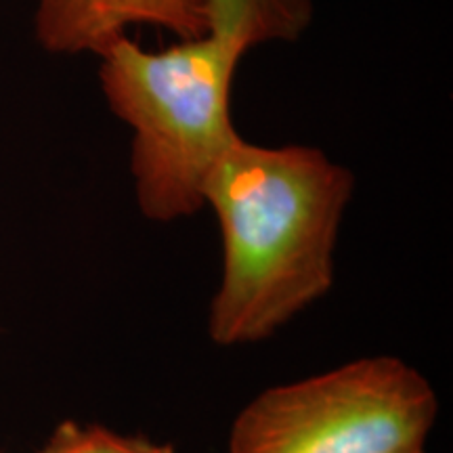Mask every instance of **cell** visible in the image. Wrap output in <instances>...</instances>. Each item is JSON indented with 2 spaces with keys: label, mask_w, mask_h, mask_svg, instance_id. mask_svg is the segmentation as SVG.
<instances>
[{
  "label": "cell",
  "mask_w": 453,
  "mask_h": 453,
  "mask_svg": "<svg viewBox=\"0 0 453 453\" xmlns=\"http://www.w3.org/2000/svg\"><path fill=\"white\" fill-rule=\"evenodd\" d=\"M437 413L416 367L364 357L254 396L231 424L226 453H422Z\"/></svg>",
  "instance_id": "3"
},
{
  "label": "cell",
  "mask_w": 453,
  "mask_h": 453,
  "mask_svg": "<svg viewBox=\"0 0 453 453\" xmlns=\"http://www.w3.org/2000/svg\"><path fill=\"white\" fill-rule=\"evenodd\" d=\"M248 50L211 30L162 49L124 34L101 49L99 87L133 133L130 174L147 220L174 223L203 208L214 168L242 137L231 97Z\"/></svg>",
  "instance_id": "2"
},
{
  "label": "cell",
  "mask_w": 453,
  "mask_h": 453,
  "mask_svg": "<svg viewBox=\"0 0 453 453\" xmlns=\"http://www.w3.org/2000/svg\"><path fill=\"white\" fill-rule=\"evenodd\" d=\"M0 453H3V451H0Z\"/></svg>",
  "instance_id": "8"
},
{
  "label": "cell",
  "mask_w": 453,
  "mask_h": 453,
  "mask_svg": "<svg viewBox=\"0 0 453 453\" xmlns=\"http://www.w3.org/2000/svg\"><path fill=\"white\" fill-rule=\"evenodd\" d=\"M353 191V173L319 147L243 137L229 147L203 196L223 257L208 309L214 344L260 342L332 290Z\"/></svg>",
  "instance_id": "1"
},
{
  "label": "cell",
  "mask_w": 453,
  "mask_h": 453,
  "mask_svg": "<svg viewBox=\"0 0 453 453\" xmlns=\"http://www.w3.org/2000/svg\"><path fill=\"white\" fill-rule=\"evenodd\" d=\"M134 27L189 38L208 32L203 0H36L34 36L59 57L95 55Z\"/></svg>",
  "instance_id": "4"
},
{
  "label": "cell",
  "mask_w": 453,
  "mask_h": 453,
  "mask_svg": "<svg viewBox=\"0 0 453 453\" xmlns=\"http://www.w3.org/2000/svg\"><path fill=\"white\" fill-rule=\"evenodd\" d=\"M422 453H426V451H422Z\"/></svg>",
  "instance_id": "7"
},
{
  "label": "cell",
  "mask_w": 453,
  "mask_h": 453,
  "mask_svg": "<svg viewBox=\"0 0 453 453\" xmlns=\"http://www.w3.org/2000/svg\"><path fill=\"white\" fill-rule=\"evenodd\" d=\"M208 30L248 49L296 42L315 17V0H203Z\"/></svg>",
  "instance_id": "5"
},
{
  "label": "cell",
  "mask_w": 453,
  "mask_h": 453,
  "mask_svg": "<svg viewBox=\"0 0 453 453\" xmlns=\"http://www.w3.org/2000/svg\"><path fill=\"white\" fill-rule=\"evenodd\" d=\"M38 453H177L173 445L120 434L101 424L61 422Z\"/></svg>",
  "instance_id": "6"
}]
</instances>
